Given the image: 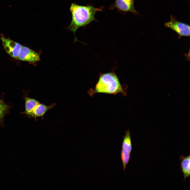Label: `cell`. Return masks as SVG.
<instances>
[{
	"label": "cell",
	"mask_w": 190,
	"mask_h": 190,
	"mask_svg": "<svg viewBox=\"0 0 190 190\" xmlns=\"http://www.w3.org/2000/svg\"><path fill=\"white\" fill-rule=\"evenodd\" d=\"M132 148L130 134L129 130L126 132L123 139L122 145V149L130 154Z\"/></svg>",
	"instance_id": "obj_8"
},
{
	"label": "cell",
	"mask_w": 190,
	"mask_h": 190,
	"mask_svg": "<svg viewBox=\"0 0 190 190\" xmlns=\"http://www.w3.org/2000/svg\"><path fill=\"white\" fill-rule=\"evenodd\" d=\"M21 47V45L19 43H17L12 50L13 53V57L16 58L17 56Z\"/></svg>",
	"instance_id": "obj_12"
},
{
	"label": "cell",
	"mask_w": 190,
	"mask_h": 190,
	"mask_svg": "<svg viewBox=\"0 0 190 190\" xmlns=\"http://www.w3.org/2000/svg\"><path fill=\"white\" fill-rule=\"evenodd\" d=\"M130 154L121 149V156L124 171L125 170L127 165L129 162L130 158Z\"/></svg>",
	"instance_id": "obj_10"
},
{
	"label": "cell",
	"mask_w": 190,
	"mask_h": 190,
	"mask_svg": "<svg viewBox=\"0 0 190 190\" xmlns=\"http://www.w3.org/2000/svg\"><path fill=\"white\" fill-rule=\"evenodd\" d=\"M181 167L184 179L189 177L190 174V158L189 155L181 157Z\"/></svg>",
	"instance_id": "obj_6"
},
{
	"label": "cell",
	"mask_w": 190,
	"mask_h": 190,
	"mask_svg": "<svg viewBox=\"0 0 190 190\" xmlns=\"http://www.w3.org/2000/svg\"><path fill=\"white\" fill-rule=\"evenodd\" d=\"M4 49L6 51L9 53L10 51H12L13 49L11 48L8 45H6L4 47Z\"/></svg>",
	"instance_id": "obj_15"
},
{
	"label": "cell",
	"mask_w": 190,
	"mask_h": 190,
	"mask_svg": "<svg viewBox=\"0 0 190 190\" xmlns=\"http://www.w3.org/2000/svg\"><path fill=\"white\" fill-rule=\"evenodd\" d=\"M25 100V112L32 116L34 109L39 102L34 99L29 97L26 98Z\"/></svg>",
	"instance_id": "obj_7"
},
{
	"label": "cell",
	"mask_w": 190,
	"mask_h": 190,
	"mask_svg": "<svg viewBox=\"0 0 190 190\" xmlns=\"http://www.w3.org/2000/svg\"><path fill=\"white\" fill-rule=\"evenodd\" d=\"M17 43L12 41L9 40L8 45L12 49H13L16 46Z\"/></svg>",
	"instance_id": "obj_13"
},
{
	"label": "cell",
	"mask_w": 190,
	"mask_h": 190,
	"mask_svg": "<svg viewBox=\"0 0 190 190\" xmlns=\"http://www.w3.org/2000/svg\"><path fill=\"white\" fill-rule=\"evenodd\" d=\"M72 15V20L67 28L75 35V41L77 39L75 32L81 27L86 26L93 21L96 20L95 15L98 11H101V8L95 7L91 6H83L72 3L70 8Z\"/></svg>",
	"instance_id": "obj_1"
},
{
	"label": "cell",
	"mask_w": 190,
	"mask_h": 190,
	"mask_svg": "<svg viewBox=\"0 0 190 190\" xmlns=\"http://www.w3.org/2000/svg\"><path fill=\"white\" fill-rule=\"evenodd\" d=\"M55 105L54 103L47 106L39 102L34 109L32 116L35 117H42L48 111L53 108Z\"/></svg>",
	"instance_id": "obj_5"
},
{
	"label": "cell",
	"mask_w": 190,
	"mask_h": 190,
	"mask_svg": "<svg viewBox=\"0 0 190 190\" xmlns=\"http://www.w3.org/2000/svg\"><path fill=\"white\" fill-rule=\"evenodd\" d=\"M32 51L29 48L25 46L21 47L18 54L17 58L21 60L24 61L25 57Z\"/></svg>",
	"instance_id": "obj_9"
},
{
	"label": "cell",
	"mask_w": 190,
	"mask_h": 190,
	"mask_svg": "<svg viewBox=\"0 0 190 190\" xmlns=\"http://www.w3.org/2000/svg\"><path fill=\"white\" fill-rule=\"evenodd\" d=\"M97 93L116 95L120 93L126 95L125 91L121 85L116 74L112 73L101 75L94 89H91L88 93L91 96Z\"/></svg>",
	"instance_id": "obj_2"
},
{
	"label": "cell",
	"mask_w": 190,
	"mask_h": 190,
	"mask_svg": "<svg viewBox=\"0 0 190 190\" xmlns=\"http://www.w3.org/2000/svg\"><path fill=\"white\" fill-rule=\"evenodd\" d=\"M9 108L8 105L6 104L2 100H0V122H2Z\"/></svg>",
	"instance_id": "obj_11"
},
{
	"label": "cell",
	"mask_w": 190,
	"mask_h": 190,
	"mask_svg": "<svg viewBox=\"0 0 190 190\" xmlns=\"http://www.w3.org/2000/svg\"><path fill=\"white\" fill-rule=\"evenodd\" d=\"M129 2L133 3H134V0H126Z\"/></svg>",
	"instance_id": "obj_17"
},
{
	"label": "cell",
	"mask_w": 190,
	"mask_h": 190,
	"mask_svg": "<svg viewBox=\"0 0 190 190\" xmlns=\"http://www.w3.org/2000/svg\"><path fill=\"white\" fill-rule=\"evenodd\" d=\"M1 39L2 41V44L4 47L6 45H8L9 39H7L3 37H1Z\"/></svg>",
	"instance_id": "obj_14"
},
{
	"label": "cell",
	"mask_w": 190,
	"mask_h": 190,
	"mask_svg": "<svg viewBox=\"0 0 190 190\" xmlns=\"http://www.w3.org/2000/svg\"><path fill=\"white\" fill-rule=\"evenodd\" d=\"M170 20L164 23L166 27L170 28L179 36H190V26L189 25L177 21L175 17L170 15Z\"/></svg>",
	"instance_id": "obj_3"
},
{
	"label": "cell",
	"mask_w": 190,
	"mask_h": 190,
	"mask_svg": "<svg viewBox=\"0 0 190 190\" xmlns=\"http://www.w3.org/2000/svg\"><path fill=\"white\" fill-rule=\"evenodd\" d=\"M8 53L11 56L13 57V53L12 51H10Z\"/></svg>",
	"instance_id": "obj_16"
},
{
	"label": "cell",
	"mask_w": 190,
	"mask_h": 190,
	"mask_svg": "<svg viewBox=\"0 0 190 190\" xmlns=\"http://www.w3.org/2000/svg\"><path fill=\"white\" fill-rule=\"evenodd\" d=\"M115 8L123 12H130L137 13L134 3L126 0H115L114 4L111 5L110 7V9Z\"/></svg>",
	"instance_id": "obj_4"
}]
</instances>
